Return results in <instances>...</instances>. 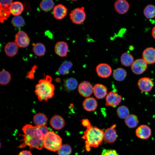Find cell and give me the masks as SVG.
<instances>
[{"label":"cell","instance_id":"obj_27","mask_svg":"<svg viewBox=\"0 0 155 155\" xmlns=\"http://www.w3.org/2000/svg\"><path fill=\"white\" fill-rule=\"evenodd\" d=\"M125 121L126 125L130 128L136 127L139 122L137 117L133 114L129 115L125 119Z\"/></svg>","mask_w":155,"mask_h":155},{"label":"cell","instance_id":"obj_25","mask_svg":"<svg viewBox=\"0 0 155 155\" xmlns=\"http://www.w3.org/2000/svg\"><path fill=\"white\" fill-rule=\"evenodd\" d=\"M72 66L73 64L71 61H65L60 65L56 74L62 75L67 74L69 73Z\"/></svg>","mask_w":155,"mask_h":155},{"label":"cell","instance_id":"obj_3","mask_svg":"<svg viewBox=\"0 0 155 155\" xmlns=\"http://www.w3.org/2000/svg\"><path fill=\"white\" fill-rule=\"evenodd\" d=\"M51 78L46 75L45 79L40 80L35 87V92L40 101H47L54 94V85L51 83Z\"/></svg>","mask_w":155,"mask_h":155},{"label":"cell","instance_id":"obj_12","mask_svg":"<svg viewBox=\"0 0 155 155\" xmlns=\"http://www.w3.org/2000/svg\"><path fill=\"white\" fill-rule=\"evenodd\" d=\"M137 84L140 89L144 92L150 91L154 86L152 80L148 77H144L140 79Z\"/></svg>","mask_w":155,"mask_h":155},{"label":"cell","instance_id":"obj_11","mask_svg":"<svg viewBox=\"0 0 155 155\" xmlns=\"http://www.w3.org/2000/svg\"><path fill=\"white\" fill-rule=\"evenodd\" d=\"M96 71L99 76L106 78L110 75L112 70L111 67L108 64L106 63H101L97 66Z\"/></svg>","mask_w":155,"mask_h":155},{"label":"cell","instance_id":"obj_10","mask_svg":"<svg viewBox=\"0 0 155 155\" xmlns=\"http://www.w3.org/2000/svg\"><path fill=\"white\" fill-rule=\"evenodd\" d=\"M116 126V125L114 124L107 128L104 131V140L106 143H113L116 140L117 135L115 129Z\"/></svg>","mask_w":155,"mask_h":155},{"label":"cell","instance_id":"obj_31","mask_svg":"<svg viewBox=\"0 0 155 155\" xmlns=\"http://www.w3.org/2000/svg\"><path fill=\"white\" fill-rule=\"evenodd\" d=\"M144 14L147 19H151L155 17V6L150 4L146 6L144 10Z\"/></svg>","mask_w":155,"mask_h":155},{"label":"cell","instance_id":"obj_1","mask_svg":"<svg viewBox=\"0 0 155 155\" xmlns=\"http://www.w3.org/2000/svg\"><path fill=\"white\" fill-rule=\"evenodd\" d=\"M22 130L24 134L22 135L24 138L21 141H23V142L18 148H23L28 146L30 149L41 150L44 147V136L38 127L26 124L23 127Z\"/></svg>","mask_w":155,"mask_h":155},{"label":"cell","instance_id":"obj_37","mask_svg":"<svg viewBox=\"0 0 155 155\" xmlns=\"http://www.w3.org/2000/svg\"><path fill=\"white\" fill-rule=\"evenodd\" d=\"M101 155H118V154L115 150L104 149L102 150Z\"/></svg>","mask_w":155,"mask_h":155},{"label":"cell","instance_id":"obj_2","mask_svg":"<svg viewBox=\"0 0 155 155\" xmlns=\"http://www.w3.org/2000/svg\"><path fill=\"white\" fill-rule=\"evenodd\" d=\"M86 127V129L82 138L85 140L86 150L89 152L91 148L97 147L102 144L104 131L96 127H93L90 123Z\"/></svg>","mask_w":155,"mask_h":155},{"label":"cell","instance_id":"obj_15","mask_svg":"<svg viewBox=\"0 0 155 155\" xmlns=\"http://www.w3.org/2000/svg\"><path fill=\"white\" fill-rule=\"evenodd\" d=\"M143 59L148 64H152L155 62V48L152 47L146 48L142 53Z\"/></svg>","mask_w":155,"mask_h":155},{"label":"cell","instance_id":"obj_4","mask_svg":"<svg viewBox=\"0 0 155 155\" xmlns=\"http://www.w3.org/2000/svg\"><path fill=\"white\" fill-rule=\"evenodd\" d=\"M44 147L54 152L57 151L62 145L61 137L53 131H49L44 137Z\"/></svg>","mask_w":155,"mask_h":155},{"label":"cell","instance_id":"obj_14","mask_svg":"<svg viewBox=\"0 0 155 155\" xmlns=\"http://www.w3.org/2000/svg\"><path fill=\"white\" fill-rule=\"evenodd\" d=\"M55 53L60 57H67L68 51V46L67 43L64 41L57 42L54 48Z\"/></svg>","mask_w":155,"mask_h":155},{"label":"cell","instance_id":"obj_8","mask_svg":"<svg viewBox=\"0 0 155 155\" xmlns=\"http://www.w3.org/2000/svg\"><path fill=\"white\" fill-rule=\"evenodd\" d=\"M147 64L143 59H137L134 61L131 66L132 71L135 74H140L146 70Z\"/></svg>","mask_w":155,"mask_h":155},{"label":"cell","instance_id":"obj_17","mask_svg":"<svg viewBox=\"0 0 155 155\" xmlns=\"http://www.w3.org/2000/svg\"><path fill=\"white\" fill-rule=\"evenodd\" d=\"M114 7L115 10L118 13L123 14L129 10V4L125 0H118L115 3Z\"/></svg>","mask_w":155,"mask_h":155},{"label":"cell","instance_id":"obj_13","mask_svg":"<svg viewBox=\"0 0 155 155\" xmlns=\"http://www.w3.org/2000/svg\"><path fill=\"white\" fill-rule=\"evenodd\" d=\"M135 134L139 138L142 139H147L150 137L151 131L150 127L146 125H141L135 130Z\"/></svg>","mask_w":155,"mask_h":155},{"label":"cell","instance_id":"obj_23","mask_svg":"<svg viewBox=\"0 0 155 155\" xmlns=\"http://www.w3.org/2000/svg\"><path fill=\"white\" fill-rule=\"evenodd\" d=\"M77 86L78 82L77 80L73 78H70L65 80L63 84L64 90L67 92L74 90Z\"/></svg>","mask_w":155,"mask_h":155},{"label":"cell","instance_id":"obj_26","mask_svg":"<svg viewBox=\"0 0 155 155\" xmlns=\"http://www.w3.org/2000/svg\"><path fill=\"white\" fill-rule=\"evenodd\" d=\"M134 61L133 56L129 53H124L121 56V63L122 65L125 66L129 67L131 66Z\"/></svg>","mask_w":155,"mask_h":155},{"label":"cell","instance_id":"obj_19","mask_svg":"<svg viewBox=\"0 0 155 155\" xmlns=\"http://www.w3.org/2000/svg\"><path fill=\"white\" fill-rule=\"evenodd\" d=\"M95 96L98 99L104 98L107 93V88L104 85L100 84H96L93 88Z\"/></svg>","mask_w":155,"mask_h":155},{"label":"cell","instance_id":"obj_5","mask_svg":"<svg viewBox=\"0 0 155 155\" xmlns=\"http://www.w3.org/2000/svg\"><path fill=\"white\" fill-rule=\"evenodd\" d=\"M69 15L72 22L77 25H80L83 23L86 17L84 8L83 7H77L71 10Z\"/></svg>","mask_w":155,"mask_h":155},{"label":"cell","instance_id":"obj_28","mask_svg":"<svg viewBox=\"0 0 155 155\" xmlns=\"http://www.w3.org/2000/svg\"><path fill=\"white\" fill-rule=\"evenodd\" d=\"M127 75L125 70L121 68H119L115 69L113 73V77L116 80L121 81L124 80Z\"/></svg>","mask_w":155,"mask_h":155},{"label":"cell","instance_id":"obj_41","mask_svg":"<svg viewBox=\"0 0 155 155\" xmlns=\"http://www.w3.org/2000/svg\"><path fill=\"white\" fill-rule=\"evenodd\" d=\"M152 35L153 37L155 39V26L152 29Z\"/></svg>","mask_w":155,"mask_h":155},{"label":"cell","instance_id":"obj_6","mask_svg":"<svg viewBox=\"0 0 155 155\" xmlns=\"http://www.w3.org/2000/svg\"><path fill=\"white\" fill-rule=\"evenodd\" d=\"M14 42L18 47L26 48L29 46L30 40L26 32L20 31L16 34Z\"/></svg>","mask_w":155,"mask_h":155},{"label":"cell","instance_id":"obj_36","mask_svg":"<svg viewBox=\"0 0 155 155\" xmlns=\"http://www.w3.org/2000/svg\"><path fill=\"white\" fill-rule=\"evenodd\" d=\"M72 151L71 146L67 144L62 145L57 151L59 155H70Z\"/></svg>","mask_w":155,"mask_h":155},{"label":"cell","instance_id":"obj_22","mask_svg":"<svg viewBox=\"0 0 155 155\" xmlns=\"http://www.w3.org/2000/svg\"><path fill=\"white\" fill-rule=\"evenodd\" d=\"M9 10L11 13L15 16H19L24 10L22 3L18 1L13 2L9 6Z\"/></svg>","mask_w":155,"mask_h":155},{"label":"cell","instance_id":"obj_38","mask_svg":"<svg viewBox=\"0 0 155 155\" xmlns=\"http://www.w3.org/2000/svg\"><path fill=\"white\" fill-rule=\"evenodd\" d=\"M37 68V66L36 65H34L31 70L26 75L27 77L30 79H33L34 78V74Z\"/></svg>","mask_w":155,"mask_h":155},{"label":"cell","instance_id":"obj_30","mask_svg":"<svg viewBox=\"0 0 155 155\" xmlns=\"http://www.w3.org/2000/svg\"><path fill=\"white\" fill-rule=\"evenodd\" d=\"M54 3L52 0H43L40 3L41 9L45 12L49 11L53 8Z\"/></svg>","mask_w":155,"mask_h":155},{"label":"cell","instance_id":"obj_21","mask_svg":"<svg viewBox=\"0 0 155 155\" xmlns=\"http://www.w3.org/2000/svg\"><path fill=\"white\" fill-rule=\"evenodd\" d=\"M18 46L15 42H8L4 47V51L7 56L11 57L15 56L18 53Z\"/></svg>","mask_w":155,"mask_h":155},{"label":"cell","instance_id":"obj_24","mask_svg":"<svg viewBox=\"0 0 155 155\" xmlns=\"http://www.w3.org/2000/svg\"><path fill=\"white\" fill-rule=\"evenodd\" d=\"M33 120L36 126L38 127L45 125L47 121V118L44 114L38 113L34 115Z\"/></svg>","mask_w":155,"mask_h":155},{"label":"cell","instance_id":"obj_16","mask_svg":"<svg viewBox=\"0 0 155 155\" xmlns=\"http://www.w3.org/2000/svg\"><path fill=\"white\" fill-rule=\"evenodd\" d=\"M67 9L66 7L62 4L55 5L53 8V14L54 18L58 20H61L66 16Z\"/></svg>","mask_w":155,"mask_h":155},{"label":"cell","instance_id":"obj_18","mask_svg":"<svg viewBox=\"0 0 155 155\" xmlns=\"http://www.w3.org/2000/svg\"><path fill=\"white\" fill-rule=\"evenodd\" d=\"M51 126L53 128L59 130L63 128L65 125V121L61 116L56 115L54 116L49 121Z\"/></svg>","mask_w":155,"mask_h":155},{"label":"cell","instance_id":"obj_32","mask_svg":"<svg viewBox=\"0 0 155 155\" xmlns=\"http://www.w3.org/2000/svg\"><path fill=\"white\" fill-rule=\"evenodd\" d=\"M9 6L0 7V21L3 23L4 21L10 16L11 13L9 10Z\"/></svg>","mask_w":155,"mask_h":155},{"label":"cell","instance_id":"obj_7","mask_svg":"<svg viewBox=\"0 0 155 155\" xmlns=\"http://www.w3.org/2000/svg\"><path fill=\"white\" fill-rule=\"evenodd\" d=\"M122 99L121 96L117 93L111 92L106 96L105 105L107 106L115 107L120 104Z\"/></svg>","mask_w":155,"mask_h":155},{"label":"cell","instance_id":"obj_42","mask_svg":"<svg viewBox=\"0 0 155 155\" xmlns=\"http://www.w3.org/2000/svg\"><path fill=\"white\" fill-rule=\"evenodd\" d=\"M55 81L57 82H59L60 81V79L59 78H57L55 79Z\"/></svg>","mask_w":155,"mask_h":155},{"label":"cell","instance_id":"obj_40","mask_svg":"<svg viewBox=\"0 0 155 155\" xmlns=\"http://www.w3.org/2000/svg\"><path fill=\"white\" fill-rule=\"evenodd\" d=\"M18 155H32L31 152L28 150H23L20 152Z\"/></svg>","mask_w":155,"mask_h":155},{"label":"cell","instance_id":"obj_20","mask_svg":"<svg viewBox=\"0 0 155 155\" xmlns=\"http://www.w3.org/2000/svg\"><path fill=\"white\" fill-rule=\"evenodd\" d=\"M84 108L88 111H94L98 106L96 100L93 97H89L86 98L83 103Z\"/></svg>","mask_w":155,"mask_h":155},{"label":"cell","instance_id":"obj_29","mask_svg":"<svg viewBox=\"0 0 155 155\" xmlns=\"http://www.w3.org/2000/svg\"><path fill=\"white\" fill-rule=\"evenodd\" d=\"M34 44L33 50L34 54L36 56L41 57L43 56L46 52L44 45L41 43H37Z\"/></svg>","mask_w":155,"mask_h":155},{"label":"cell","instance_id":"obj_34","mask_svg":"<svg viewBox=\"0 0 155 155\" xmlns=\"http://www.w3.org/2000/svg\"><path fill=\"white\" fill-rule=\"evenodd\" d=\"M117 114L120 118L125 119L129 115V112L128 108L126 106H121L117 108Z\"/></svg>","mask_w":155,"mask_h":155},{"label":"cell","instance_id":"obj_33","mask_svg":"<svg viewBox=\"0 0 155 155\" xmlns=\"http://www.w3.org/2000/svg\"><path fill=\"white\" fill-rule=\"evenodd\" d=\"M11 75L7 71L3 70L0 73V83L2 85H5L10 82Z\"/></svg>","mask_w":155,"mask_h":155},{"label":"cell","instance_id":"obj_39","mask_svg":"<svg viewBox=\"0 0 155 155\" xmlns=\"http://www.w3.org/2000/svg\"><path fill=\"white\" fill-rule=\"evenodd\" d=\"M13 0H0V6L1 7H5L10 6L13 2Z\"/></svg>","mask_w":155,"mask_h":155},{"label":"cell","instance_id":"obj_35","mask_svg":"<svg viewBox=\"0 0 155 155\" xmlns=\"http://www.w3.org/2000/svg\"><path fill=\"white\" fill-rule=\"evenodd\" d=\"M11 23L13 26L18 28L23 26L25 24V21L22 17L19 15L15 16L12 18Z\"/></svg>","mask_w":155,"mask_h":155},{"label":"cell","instance_id":"obj_9","mask_svg":"<svg viewBox=\"0 0 155 155\" xmlns=\"http://www.w3.org/2000/svg\"><path fill=\"white\" fill-rule=\"evenodd\" d=\"M92 85L89 82L84 81L79 85L78 91L80 94L84 97L90 96L93 92Z\"/></svg>","mask_w":155,"mask_h":155}]
</instances>
